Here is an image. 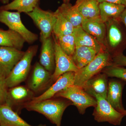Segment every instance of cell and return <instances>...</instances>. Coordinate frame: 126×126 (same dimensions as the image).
Masks as SVG:
<instances>
[{"mask_svg": "<svg viewBox=\"0 0 126 126\" xmlns=\"http://www.w3.org/2000/svg\"><path fill=\"white\" fill-rule=\"evenodd\" d=\"M73 105L72 101L61 97H53L49 99L27 104L25 108L44 116L52 124L61 126L64 112L69 106Z\"/></svg>", "mask_w": 126, "mask_h": 126, "instance_id": "6da1fadb", "label": "cell"}, {"mask_svg": "<svg viewBox=\"0 0 126 126\" xmlns=\"http://www.w3.org/2000/svg\"><path fill=\"white\" fill-rule=\"evenodd\" d=\"M106 50L112 57L123 53L126 48V30L119 19L106 21Z\"/></svg>", "mask_w": 126, "mask_h": 126, "instance_id": "7a4b0ae2", "label": "cell"}, {"mask_svg": "<svg viewBox=\"0 0 126 126\" xmlns=\"http://www.w3.org/2000/svg\"><path fill=\"white\" fill-rule=\"evenodd\" d=\"M112 64V57L107 50L97 54L88 64L75 73L74 85L82 87L89 79L101 73L104 68Z\"/></svg>", "mask_w": 126, "mask_h": 126, "instance_id": "3957f363", "label": "cell"}, {"mask_svg": "<svg viewBox=\"0 0 126 126\" xmlns=\"http://www.w3.org/2000/svg\"><path fill=\"white\" fill-rule=\"evenodd\" d=\"M38 46H30L5 79L8 88L19 85L26 81L31 70L32 61L38 51Z\"/></svg>", "mask_w": 126, "mask_h": 126, "instance_id": "277c9868", "label": "cell"}, {"mask_svg": "<svg viewBox=\"0 0 126 126\" xmlns=\"http://www.w3.org/2000/svg\"><path fill=\"white\" fill-rule=\"evenodd\" d=\"M54 97H61L70 100L81 115L85 113L88 108L95 107L97 105L95 98L86 92L82 87L74 84L57 93Z\"/></svg>", "mask_w": 126, "mask_h": 126, "instance_id": "5b68a950", "label": "cell"}, {"mask_svg": "<svg viewBox=\"0 0 126 126\" xmlns=\"http://www.w3.org/2000/svg\"><path fill=\"white\" fill-rule=\"evenodd\" d=\"M52 75L39 63L36 62L26 80V86L35 95L44 93L54 83Z\"/></svg>", "mask_w": 126, "mask_h": 126, "instance_id": "8992f818", "label": "cell"}, {"mask_svg": "<svg viewBox=\"0 0 126 126\" xmlns=\"http://www.w3.org/2000/svg\"><path fill=\"white\" fill-rule=\"evenodd\" d=\"M92 96L97 101L93 113L94 120L98 122H108L115 126L121 125L125 115L115 110L106 98L99 94H94Z\"/></svg>", "mask_w": 126, "mask_h": 126, "instance_id": "52a82bcc", "label": "cell"}, {"mask_svg": "<svg viewBox=\"0 0 126 126\" xmlns=\"http://www.w3.org/2000/svg\"><path fill=\"white\" fill-rule=\"evenodd\" d=\"M0 22L19 34L29 44H33L38 39V35L29 30L22 23L20 12L0 9Z\"/></svg>", "mask_w": 126, "mask_h": 126, "instance_id": "ba28073f", "label": "cell"}, {"mask_svg": "<svg viewBox=\"0 0 126 126\" xmlns=\"http://www.w3.org/2000/svg\"><path fill=\"white\" fill-rule=\"evenodd\" d=\"M27 14L40 30L41 41L51 36L56 20L55 12L44 10L38 6Z\"/></svg>", "mask_w": 126, "mask_h": 126, "instance_id": "9c48e42d", "label": "cell"}, {"mask_svg": "<svg viewBox=\"0 0 126 126\" xmlns=\"http://www.w3.org/2000/svg\"><path fill=\"white\" fill-rule=\"evenodd\" d=\"M35 96V94L27 86L19 85L9 88L5 104L19 115L21 110Z\"/></svg>", "mask_w": 126, "mask_h": 126, "instance_id": "30bf717a", "label": "cell"}, {"mask_svg": "<svg viewBox=\"0 0 126 126\" xmlns=\"http://www.w3.org/2000/svg\"><path fill=\"white\" fill-rule=\"evenodd\" d=\"M24 53L15 48L0 46V77L5 79Z\"/></svg>", "mask_w": 126, "mask_h": 126, "instance_id": "8fae6325", "label": "cell"}, {"mask_svg": "<svg viewBox=\"0 0 126 126\" xmlns=\"http://www.w3.org/2000/svg\"><path fill=\"white\" fill-rule=\"evenodd\" d=\"M54 40L55 67L52 75L54 83L63 74L69 72L76 73L79 69L73 61L72 57L63 51L56 39H54Z\"/></svg>", "mask_w": 126, "mask_h": 126, "instance_id": "7c38bea8", "label": "cell"}, {"mask_svg": "<svg viewBox=\"0 0 126 126\" xmlns=\"http://www.w3.org/2000/svg\"><path fill=\"white\" fill-rule=\"evenodd\" d=\"M75 72H66L61 75L56 81L41 95L35 96L31 102H34L49 99L54 96L55 94L74 84Z\"/></svg>", "mask_w": 126, "mask_h": 126, "instance_id": "4fadbf2b", "label": "cell"}, {"mask_svg": "<svg viewBox=\"0 0 126 126\" xmlns=\"http://www.w3.org/2000/svg\"><path fill=\"white\" fill-rule=\"evenodd\" d=\"M81 26L85 31L93 36L106 50V24L100 16L84 19Z\"/></svg>", "mask_w": 126, "mask_h": 126, "instance_id": "5bb4252c", "label": "cell"}, {"mask_svg": "<svg viewBox=\"0 0 126 126\" xmlns=\"http://www.w3.org/2000/svg\"><path fill=\"white\" fill-rule=\"evenodd\" d=\"M39 63L53 74L55 69L54 40L51 36L41 41Z\"/></svg>", "mask_w": 126, "mask_h": 126, "instance_id": "9a60e30c", "label": "cell"}, {"mask_svg": "<svg viewBox=\"0 0 126 126\" xmlns=\"http://www.w3.org/2000/svg\"><path fill=\"white\" fill-rule=\"evenodd\" d=\"M124 84V82L120 79L109 80L108 90L106 98L115 110L122 113L125 110L122 103V94Z\"/></svg>", "mask_w": 126, "mask_h": 126, "instance_id": "2e32d148", "label": "cell"}, {"mask_svg": "<svg viewBox=\"0 0 126 126\" xmlns=\"http://www.w3.org/2000/svg\"><path fill=\"white\" fill-rule=\"evenodd\" d=\"M108 78L106 74L101 72L89 79L82 87L92 96L96 94L106 99L108 90Z\"/></svg>", "mask_w": 126, "mask_h": 126, "instance_id": "e0dca14e", "label": "cell"}, {"mask_svg": "<svg viewBox=\"0 0 126 126\" xmlns=\"http://www.w3.org/2000/svg\"><path fill=\"white\" fill-rule=\"evenodd\" d=\"M0 126H46L40 124L32 126L27 123L6 104L0 105Z\"/></svg>", "mask_w": 126, "mask_h": 126, "instance_id": "ac0fdd59", "label": "cell"}, {"mask_svg": "<svg viewBox=\"0 0 126 126\" xmlns=\"http://www.w3.org/2000/svg\"><path fill=\"white\" fill-rule=\"evenodd\" d=\"M73 35L76 47L86 46L92 48L98 53L106 50L93 36L85 31L82 26L74 28Z\"/></svg>", "mask_w": 126, "mask_h": 126, "instance_id": "d6986e66", "label": "cell"}, {"mask_svg": "<svg viewBox=\"0 0 126 126\" xmlns=\"http://www.w3.org/2000/svg\"><path fill=\"white\" fill-rule=\"evenodd\" d=\"M25 42L23 37L16 32L9 29L7 30L0 29V46L21 50Z\"/></svg>", "mask_w": 126, "mask_h": 126, "instance_id": "ffe728a7", "label": "cell"}, {"mask_svg": "<svg viewBox=\"0 0 126 126\" xmlns=\"http://www.w3.org/2000/svg\"><path fill=\"white\" fill-rule=\"evenodd\" d=\"M97 54L96 51L92 48L86 46H78L76 47L72 58L77 67L80 69L92 61Z\"/></svg>", "mask_w": 126, "mask_h": 126, "instance_id": "44dd1931", "label": "cell"}, {"mask_svg": "<svg viewBox=\"0 0 126 126\" xmlns=\"http://www.w3.org/2000/svg\"><path fill=\"white\" fill-rule=\"evenodd\" d=\"M99 16L106 23L112 19H119L126 7L122 4L104 2L99 3Z\"/></svg>", "mask_w": 126, "mask_h": 126, "instance_id": "7402d4cb", "label": "cell"}, {"mask_svg": "<svg viewBox=\"0 0 126 126\" xmlns=\"http://www.w3.org/2000/svg\"><path fill=\"white\" fill-rule=\"evenodd\" d=\"M57 10L72 24L74 28L82 25L84 19L75 5H72L69 2H65Z\"/></svg>", "mask_w": 126, "mask_h": 126, "instance_id": "603a6c76", "label": "cell"}, {"mask_svg": "<svg viewBox=\"0 0 126 126\" xmlns=\"http://www.w3.org/2000/svg\"><path fill=\"white\" fill-rule=\"evenodd\" d=\"M99 3L97 0H77L75 5L84 19L99 16Z\"/></svg>", "mask_w": 126, "mask_h": 126, "instance_id": "cb8c5ba5", "label": "cell"}, {"mask_svg": "<svg viewBox=\"0 0 126 126\" xmlns=\"http://www.w3.org/2000/svg\"><path fill=\"white\" fill-rule=\"evenodd\" d=\"M39 0H14L11 2L3 6L0 9L5 10H16L26 14L33 11L38 6Z\"/></svg>", "mask_w": 126, "mask_h": 126, "instance_id": "d4e9b609", "label": "cell"}, {"mask_svg": "<svg viewBox=\"0 0 126 126\" xmlns=\"http://www.w3.org/2000/svg\"><path fill=\"white\" fill-rule=\"evenodd\" d=\"M56 16V20L55 23L53 33L55 37L68 35L73 34L74 27L58 11L55 12Z\"/></svg>", "mask_w": 126, "mask_h": 126, "instance_id": "484cf974", "label": "cell"}, {"mask_svg": "<svg viewBox=\"0 0 126 126\" xmlns=\"http://www.w3.org/2000/svg\"><path fill=\"white\" fill-rule=\"evenodd\" d=\"M55 37L61 49L66 54L72 57L76 48L74 37L73 34Z\"/></svg>", "mask_w": 126, "mask_h": 126, "instance_id": "4316f807", "label": "cell"}, {"mask_svg": "<svg viewBox=\"0 0 126 126\" xmlns=\"http://www.w3.org/2000/svg\"><path fill=\"white\" fill-rule=\"evenodd\" d=\"M101 73L108 77L116 78L126 83V68L122 66L114 65H108L104 68Z\"/></svg>", "mask_w": 126, "mask_h": 126, "instance_id": "83f0119b", "label": "cell"}, {"mask_svg": "<svg viewBox=\"0 0 126 126\" xmlns=\"http://www.w3.org/2000/svg\"><path fill=\"white\" fill-rule=\"evenodd\" d=\"M8 88L5 79L0 77V105L4 104L7 99Z\"/></svg>", "mask_w": 126, "mask_h": 126, "instance_id": "f1b7e54d", "label": "cell"}, {"mask_svg": "<svg viewBox=\"0 0 126 126\" xmlns=\"http://www.w3.org/2000/svg\"><path fill=\"white\" fill-rule=\"evenodd\" d=\"M112 59L113 65L122 67L126 66V56L123 53L113 56Z\"/></svg>", "mask_w": 126, "mask_h": 126, "instance_id": "f546056e", "label": "cell"}, {"mask_svg": "<svg viewBox=\"0 0 126 126\" xmlns=\"http://www.w3.org/2000/svg\"><path fill=\"white\" fill-rule=\"evenodd\" d=\"M119 19L124 25L126 30V8L120 16Z\"/></svg>", "mask_w": 126, "mask_h": 126, "instance_id": "4dcf8cb0", "label": "cell"}, {"mask_svg": "<svg viewBox=\"0 0 126 126\" xmlns=\"http://www.w3.org/2000/svg\"><path fill=\"white\" fill-rule=\"evenodd\" d=\"M97 0L99 2V3L102 2H106L123 5V0Z\"/></svg>", "mask_w": 126, "mask_h": 126, "instance_id": "1f68e13d", "label": "cell"}, {"mask_svg": "<svg viewBox=\"0 0 126 126\" xmlns=\"http://www.w3.org/2000/svg\"><path fill=\"white\" fill-rule=\"evenodd\" d=\"M0 1L3 4H7L9 3V0H0Z\"/></svg>", "mask_w": 126, "mask_h": 126, "instance_id": "d6a6232c", "label": "cell"}, {"mask_svg": "<svg viewBox=\"0 0 126 126\" xmlns=\"http://www.w3.org/2000/svg\"><path fill=\"white\" fill-rule=\"evenodd\" d=\"M123 5L125 6L126 8V0H123Z\"/></svg>", "mask_w": 126, "mask_h": 126, "instance_id": "836d02e7", "label": "cell"}, {"mask_svg": "<svg viewBox=\"0 0 126 126\" xmlns=\"http://www.w3.org/2000/svg\"><path fill=\"white\" fill-rule=\"evenodd\" d=\"M123 113L125 115V116H126V110H124V111L123 112Z\"/></svg>", "mask_w": 126, "mask_h": 126, "instance_id": "e575fe53", "label": "cell"}, {"mask_svg": "<svg viewBox=\"0 0 126 126\" xmlns=\"http://www.w3.org/2000/svg\"><path fill=\"white\" fill-rule=\"evenodd\" d=\"M65 1H66V2H68V1H69L70 0H65Z\"/></svg>", "mask_w": 126, "mask_h": 126, "instance_id": "d590c367", "label": "cell"}]
</instances>
